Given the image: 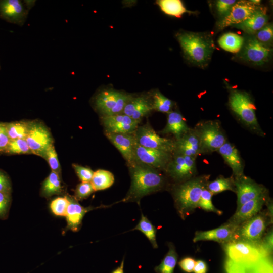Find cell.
<instances>
[{"label":"cell","instance_id":"obj_1","mask_svg":"<svg viewBox=\"0 0 273 273\" xmlns=\"http://www.w3.org/2000/svg\"><path fill=\"white\" fill-rule=\"evenodd\" d=\"M128 167L131 184L122 202L139 204L143 197L160 191L165 186V178L159 170L138 162Z\"/></svg>","mask_w":273,"mask_h":273},{"label":"cell","instance_id":"obj_2","mask_svg":"<svg viewBox=\"0 0 273 273\" xmlns=\"http://www.w3.org/2000/svg\"><path fill=\"white\" fill-rule=\"evenodd\" d=\"M209 176L193 177L177 184L173 188L172 195L177 211L182 219L198 207L202 190L206 187Z\"/></svg>","mask_w":273,"mask_h":273},{"label":"cell","instance_id":"obj_3","mask_svg":"<svg viewBox=\"0 0 273 273\" xmlns=\"http://www.w3.org/2000/svg\"><path fill=\"white\" fill-rule=\"evenodd\" d=\"M177 37L188 59L201 67L207 65L215 47L210 35L186 32L178 34Z\"/></svg>","mask_w":273,"mask_h":273},{"label":"cell","instance_id":"obj_4","mask_svg":"<svg viewBox=\"0 0 273 273\" xmlns=\"http://www.w3.org/2000/svg\"><path fill=\"white\" fill-rule=\"evenodd\" d=\"M229 104L240 120L255 133L263 135L256 115V107L246 92L234 90L229 96Z\"/></svg>","mask_w":273,"mask_h":273},{"label":"cell","instance_id":"obj_5","mask_svg":"<svg viewBox=\"0 0 273 273\" xmlns=\"http://www.w3.org/2000/svg\"><path fill=\"white\" fill-rule=\"evenodd\" d=\"M200 142L202 153L216 151L226 141V137L218 120L198 123L194 128Z\"/></svg>","mask_w":273,"mask_h":273},{"label":"cell","instance_id":"obj_6","mask_svg":"<svg viewBox=\"0 0 273 273\" xmlns=\"http://www.w3.org/2000/svg\"><path fill=\"white\" fill-rule=\"evenodd\" d=\"M132 97L131 95L112 89L104 90L96 97L95 106L103 116L121 114Z\"/></svg>","mask_w":273,"mask_h":273},{"label":"cell","instance_id":"obj_7","mask_svg":"<svg viewBox=\"0 0 273 273\" xmlns=\"http://www.w3.org/2000/svg\"><path fill=\"white\" fill-rule=\"evenodd\" d=\"M227 259L232 261H242L257 259L271 256L266 253L259 244L233 241L223 244Z\"/></svg>","mask_w":273,"mask_h":273},{"label":"cell","instance_id":"obj_8","mask_svg":"<svg viewBox=\"0 0 273 273\" xmlns=\"http://www.w3.org/2000/svg\"><path fill=\"white\" fill-rule=\"evenodd\" d=\"M267 223V218L264 214H257L238 226L232 241H240L259 244Z\"/></svg>","mask_w":273,"mask_h":273},{"label":"cell","instance_id":"obj_9","mask_svg":"<svg viewBox=\"0 0 273 273\" xmlns=\"http://www.w3.org/2000/svg\"><path fill=\"white\" fill-rule=\"evenodd\" d=\"M134 135L137 144L144 147L172 154L174 151V140L160 136L148 123L139 126Z\"/></svg>","mask_w":273,"mask_h":273},{"label":"cell","instance_id":"obj_10","mask_svg":"<svg viewBox=\"0 0 273 273\" xmlns=\"http://www.w3.org/2000/svg\"><path fill=\"white\" fill-rule=\"evenodd\" d=\"M165 171L177 184L190 179L196 173V158L173 153Z\"/></svg>","mask_w":273,"mask_h":273},{"label":"cell","instance_id":"obj_11","mask_svg":"<svg viewBox=\"0 0 273 273\" xmlns=\"http://www.w3.org/2000/svg\"><path fill=\"white\" fill-rule=\"evenodd\" d=\"M25 140L31 153L43 158L48 148L53 145V139L48 129L37 122L29 123Z\"/></svg>","mask_w":273,"mask_h":273},{"label":"cell","instance_id":"obj_12","mask_svg":"<svg viewBox=\"0 0 273 273\" xmlns=\"http://www.w3.org/2000/svg\"><path fill=\"white\" fill-rule=\"evenodd\" d=\"M240 51L239 57L241 59L258 66L267 63L272 53L270 47L260 42L253 35L245 39Z\"/></svg>","mask_w":273,"mask_h":273},{"label":"cell","instance_id":"obj_13","mask_svg":"<svg viewBox=\"0 0 273 273\" xmlns=\"http://www.w3.org/2000/svg\"><path fill=\"white\" fill-rule=\"evenodd\" d=\"M136 161L159 170H166L172 157V153L147 148L137 144L135 146Z\"/></svg>","mask_w":273,"mask_h":273},{"label":"cell","instance_id":"obj_14","mask_svg":"<svg viewBox=\"0 0 273 273\" xmlns=\"http://www.w3.org/2000/svg\"><path fill=\"white\" fill-rule=\"evenodd\" d=\"M234 178L237 196V208L244 203L266 193V188L244 174Z\"/></svg>","mask_w":273,"mask_h":273},{"label":"cell","instance_id":"obj_15","mask_svg":"<svg viewBox=\"0 0 273 273\" xmlns=\"http://www.w3.org/2000/svg\"><path fill=\"white\" fill-rule=\"evenodd\" d=\"M225 269L226 273H272L271 256L238 262L226 259Z\"/></svg>","mask_w":273,"mask_h":273},{"label":"cell","instance_id":"obj_16","mask_svg":"<svg viewBox=\"0 0 273 273\" xmlns=\"http://www.w3.org/2000/svg\"><path fill=\"white\" fill-rule=\"evenodd\" d=\"M260 8L250 1H239L233 6L229 14L218 24L219 29L239 24L253 14Z\"/></svg>","mask_w":273,"mask_h":273},{"label":"cell","instance_id":"obj_17","mask_svg":"<svg viewBox=\"0 0 273 273\" xmlns=\"http://www.w3.org/2000/svg\"><path fill=\"white\" fill-rule=\"evenodd\" d=\"M102 122L105 129V132L134 134L141 121L135 120L124 114L121 113L103 116Z\"/></svg>","mask_w":273,"mask_h":273},{"label":"cell","instance_id":"obj_18","mask_svg":"<svg viewBox=\"0 0 273 273\" xmlns=\"http://www.w3.org/2000/svg\"><path fill=\"white\" fill-rule=\"evenodd\" d=\"M106 136L118 150L128 166H130L136 161L135 146L136 142L134 134L114 133L105 132Z\"/></svg>","mask_w":273,"mask_h":273},{"label":"cell","instance_id":"obj_19","mask_svg":"<svg viewBox=\"0 0 273 273\" xmlns=\"http://www.w3.org/2000/svg\"><path fill=\"white\" fill-rule=\"evenodd\" d=\"M238 225L227 222L218 228L208 231H198L195 232L193 242L213 241L223 244L233 240Z\"/></svg>","mask_w":273,"mask_h":273},{"label":"cell","instance_id":"obj_20","mask_svg":"<svg viewBox=\"0 0 273 273\" xmlns=\"http://www.w3.org/2000/svg\"><path fill=\"white\" fill-rule=\"evenodd\" d=\"M266 194V193L244 203L237 209L228 222L238 226L258 214L267 202Z\"/></svg>","mask_w":273,"mask_h":273},{"label":"cell","instance_id":"obj_21","mask_svg":"<svg viewBox=\"0 0 273 273\" xmlns=\"http://www.w3.org/2000/svg\"><path fill=\"white\" fill-rule=\"evenodd\" d=\"M173 153L196 158L202 153L199 138L194 129L190 130L177 140H174Z\"/></svg>","mask_w":273,"mask_h":273},{"label":"cell","instance_id":"obj_22","mask_svg":"<svg viewBox=\"0 0 273 273\" xmlns=\"http://www.w3.org/2000/svg\"><path fill=\"white\" fill-rule=\"evenodd\" d=\"M217 152L232 169L234 177L244 174V163L239 152L232 144L226 141Z\"/></svg>","mask_w":273,"mask_h":273},{"label":"cell","instance_id":"obj_23","mask_svg":"<svg viewBox=\"0 0 273 273\" xmlns=\"http://www.w3.org/2000/svg\"><path fill=\"white\" fill-rule=\"evenodd\" d=\"M0 13L7 20L17 24H22L27 14L25 6L19 0L1 1Z\"/></svg>","mask_w":273,"mask_h":273},{"label":"cell","instance_id":"obj_24","mask_svg":"<svg viewBox=\"0 0 273 273\" xmlns=\"http://www.w3.org/2000/svg\"><path fill=\"white\" fill-rule=\"evenodd\" d=\"M153 110L152 102L145 96L132 97L125 105L122 113L140 121Z\"/></svg>","mask_w":273,"mask_h":273},{"label":"cell","instance_id":"obj_25","mask_svg":"<svg viewBox=\"0 0 273 273\" xmlns=\"http://www.w3.org/2000/svg\"><path fill=\"white\" fill-rule=\"evenodd\" d=\"M69 200L65 217L67 228L73 231H78L81 226L82 219L85 214L93 208H85L82 206L73 197H67Z\"/></svg>","mask_w":273,"mask_h":273},{"label":"cell","instance_id":"obj_26","mask_svg":"<svg viewBox=\"0 0 273 273\" xmlns=\"http://www.w3.org/2000/svg\"><path fill=\"white\" fill-rule=\"evenodd\" d=\"M190 129L182 115L177 111H172L167 113L166 126L160 133L172 134L174 135L175 140H177L189 131Z\"/></svg>","mask_w":273,"mask_h":273},{"label":"cell","instance_id":"obj_27","mask_svg":"<svg viewBox=\"0 0 273 273\" xmlns=\"http://www.w3.org/2000/svg\"><path fill=\"white\" fill-rule=\"evenodd\" d=\"M268 19L266 9L260 7L246 20L233 26L241 29L249 34H253L266 25Z\"/></svg>","mask_w":273,"mask_h":273},{"label":"cell","instance_id":"obj_28","mask_svg":"<svg viewBox=\"0 0 273 273\" xmlns=\"http://www.w3.org/2000/svg\"><path fill=\"white\" fill-rule=\"evenodd\" d=\"M169 250L158 265L155 266L156 273H174L177 262L178 254L173 243H168Z\"/></svg>","mask_w":273,"mask_h":273},{"label":"cell","instance_id":"obj_29","mask_svg":"<svg viewBox=\"0 0 273 273\" xmlns=\"http://www.w3.org/2000/svg\"><path fill=\"white\" fill-rule=\"evenodd\" d=\"M244 41L243 37L234 33L229 32L222 35L218 42L220 47L224 50L232 53H237L241 49Z\"/></svg>","mask_w":273,"mask_h":273},{"label":"cell","instance_id":"obj_30","mask_svg":"<svg viewBox=\"0 0 273 273\" xmlns=\"http://www.w3.org/2000/svg\"><path fill=\"white\" fill-rule=\"evenodd\" d=\"M114 182V176L113 173L103 169H99L94 172L90 181L95 191L108 189Z\"/></svg>","mask_w":273,"mask_h":273},{"label":"cell","instance_id":"obj_31","mask_svg":"<svg viewBox=\"0 0 273 273\" xmlns=\"http://www.w3.org/2000/svg\"><path fill=\"white\" fill-rule=\"evenodd\" d=\"M132 230H138L147 237L154 248H158L156 241V229L143 213L138 224Z\"/></svg>","mask_w":273,"mask_h":273},{"label":"cell","instance_id":"obj_32","mask_svg":"<svg viewBox=\"0 0 273 273\" xmlns=\"http://www.w3.org/2000/svg\"><path fill=\"white\" fill-rule=\"evenodd\" d=\"M161 10L165 14L180 17L188 11L180 0H159L156 2Z\"/></svg>","mask_w":273,"mask_h":273},{"label":"cell","instance_id":"obj_33","mask_svg":"<svg viewBox=\"0 0 273 273\" xmlns=\"http://www.w3.org/2000/svg\"><path fill=\"white\" fill-rule=\"evenodd\" d=\"M41 191L42 195L47 197L61 192L62 186L58 173L51 171L42 184Z\"/></svg>","mask_w":273,"mask_h":273},{"label":"cell","instance_id":"obj_34","mask_svg":"<svg viewBox=\"0 0 273 273\" xmlns=\"http://www.w3.org/2000/svg\"><path fill=\"white\" fill-rule=\"evenodd\" d=\"M206 188L213 195L227 190L236 192L234 178L233 177H218L216 179L208 183Z\"/></svg>","mask_w":273,"mask_h":273},{"label":"cell","instance_id":"obj_35","mask_svg":"<svg viewBox=\"0 0 273 273\" xmlns=\"http://www.w3.org/2000/svg\"><path fill=\"white\" fill-rule=\"evenodd\" d=\"M8 136L10 140L25 139L29 128V123L24 121L6 123Z\"/></svg>","mask_w":273,"mask_h":273},{"label":"cell","instance_id":"obj_36","mask_svg":"<svg viewBox=\"0 0 273 273\" xmlns=\"http://www.w3.org/2000/svg\"><path fill=\"white\" fill-rule=\"evenodd\" d=\"M174 104L172 100L166 97L159 91H156L153 95L152 105L153 110L168 113L172 111Z\"/></svg>","mask_w":273,"mask_h":273},{"label":"cell","instance_id":"obj_37","mask_svg":"<svg viewBox=\"0 0 273 273\" xmlns=\"http://www.w3.org/2000/svg\"><path fill=\"white\" fill-rule=\"evenodd\" d=\"M213 194L206 188L202 191L200 198L198 203V207L206 211L213 212L220 215L222 212L213 205L212 202V196Z\"/></svg>","mask_w":273,"mask_h":273},{"label":"cell","instance_id":"obj_38","mask_svg":"<svg viewBox=\"0 0 273 273\" xmlns=\"http://www.w3.org/2000/svg\"><path fill=\"white\" fill-rule=\"evenodd\" d=\"M5 152L10 154L31 153L27 142L24 139L10 140Z\"/></svg>","mask_w":273,"mask_h":273},{"label":"cell","instance_id":"obj_39","mask_svg":"<svg viewBox=\"0 0 273 273\" xmlns=\"http://www.w3.org/2000/svg\"><path fill=\"white\" fill-rule=\"evenodd\" d=\"M69 204V200L67 197H58L51 202L50 208L55 215L65 216Z\"/></svg>","mask_w":273,"mask_h":273},{"label":"cell","instance_id":"obj_40","mask_svg":"<svg viewBox=\"0 0 273 273\" xmlns=\"http://www.w3.org/2000/svg\"><path fill=\"white\" fill-rule=\"evenodd\" d=\"M256 38L261 43L270 47L273 38L272 24H267L256 33Z\"/></svg>","mask_w":273,"mask_h":273},{"label":"cell","instance_id":"obj_41","mask_svg":"<svg viewBox=\"0 0 273 273\" xmlns=\"http://www.w3.org/2000/svg\"><path fill=\"white\" fill-rule=\"evenodd\" d=\"M44 158L48 161L52 171L59 174L61 169L60 165L53 145L47 150Z\"/></svg>","mask_w":273,"mask_h":273},{"label":"cell","instance_id":"obj_42","mask_svg":"<svg viewBox=\"0 0 273 273\" xmlns=\"http://www.w3.org/2000/svg\"><path fill=\"white\" fill-rule=\"evenodd\" d=\"M94 191L90 182H81L76 187L75 198L77 200H83L88 197Z\"/></svg>","mask_w":273,"mask_h":273},{"label":"cell","instance_id":"obj_43","mask_svg":"<svg viewBox=\"0 0 273 273\" xmlns=\"http://www.w3.org/2000/svg\"><path fill=\"white\" fill-rule=\"evenodd\" d=\"M72 166L81 182H90L94 172L90 168L76 164H73Z\"/></svg>","mask_w":273,"mask_h":273},{"label":"cell","instance_id":"obj_44","mask_svg":"<svg viewBox=\"0 0 273 273\" xmlns=\"http://www.w3.org/2000/svg\"><path fill=\"white\" fill-rule=\"evenodd\" d=\"M237 1L234 0H219L216 2V7L218 14L223 17L226 16L233 6Z\"/></svg>","mask_w":273,"mask_h":273},{"label":"cell","instance_id":"obj_45","mask_svg":"<svg viewBox=\"0 0 273 273\" xmlns=\"http://www.w3.org/2000/svg\"><path fill=\"white\" fill-rule=\"evenodd\" d=\"M10 141L6 123H0V152H5Z\"/></svg>","mask_w":273,"mask_h":273},{"label":"cell","instance_id":"obj_46","mask_svg":"<svg viewBox=\"0 0 273 273\" xmlns=\"http://www.w3.org/2000/svg\"><path fill=\"white\" fill-rule=\"evenodd\" d=\"M10 202V194L0 192V217L6 215Z\"/></svg>","mask_w":273,"mask_h":273},{"label":"cell","instance_id":"obj_47","mask_svg":"<svg viewBox=\"0 0 273 273\" xmlns=\"http://www.w3.org/2000/svg\"><path fill=\"white\" fill-rule=\"evenodd\" d=\"M196 261L192 257H187L181 259L178 265L182 270L187 273L193 272Z\"/></svg>","mask_w":273,"mask_h":273},{"label":"cell","instance_id":"obj_48","mask_svg":"<svg viewBox=\"0 0 273 273\" xmlns=\"http://www.w3.org/2000/svg\"><path fill=\"white\" fill-rule=\"evenodd\" d=\"M260 245L266 253L269 255L271 254L272 251V231H269L264 238L261 239Z\"/></svg>","mask_w":273,"mask_h":273},{"label":"cell","instance_id":"obj_49","mask_svg":"<svg viewBox=\"0 0 273 273\" xmlns=\"http://www.w3.org/2000/svg\"><path fill=\"white\" fill-rule=\"evenodd\" d=\"M11 186L7 175L0 170V192L10 194Z\"/></svg>","mask_w":273,"mask_h":273},{"label":"cell","instance_id":"obj_50","mask_svg":"<svg viewBox=\"0 0 273 273\" xmlns=\"http://www.w3.org/2000/svg\"><path fill=\"white\" fill-rule=\"evenodd\" d=\"M207 266L205 262L203 260H198L196 261L193 269L194 273H206Z\"/></svg>","mask_w":273,"mask_h":273},{"label":"cell","instance_id":"obj_51","mask_svg":"<svg viewBox=\"0 0 273 273\" xmlns=\"http://www.w3.org/2000/svg\"><path fill=\"white\" fill-rule=\"evenodd\" d=\"M124 257L123 258L120 265L114 269L111 273H124Z\"/></svg>","mask_w":273,"mask_h":273},{"label":"cell","instance_id":"obj_52","mask_svg":"<svg viewBox=\"0 0 273 273\" xmlns=\"http://www.w3.org/2000/svg\"><path fill=\"white\" fill-rule=\"evenodd\" d=\"M250 2L255 5H257V6H259V5L260 4V2H261V1L260 0H251L250 1Z\"/></svg>","mask_w":273,"mask_h":273}]
</instances>
